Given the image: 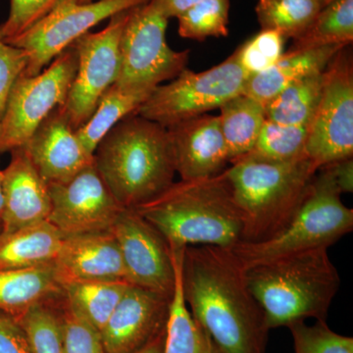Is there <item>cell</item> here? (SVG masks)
I'll return each instance as SVG.
<instances>
[{"instance_id": "cell-1", "label": "cell", "mask_w": 353, "mask_h": 353, "mask_svg": "<svg viewBox=\"0 0 353 353\" xmlns=\"http://www.w3.org/2000/svg\"><path fill=\"white\" fill-rule=\"evenodd\" d=\"M182 289L213 353H265L270 329L245 268L229 248L185 246Z\"/></svg>"}, {"instance_id": "cell-2", "label": "cell", "mask_w": 353, "mask_h": 353, "mask_svg": "<svg viewBox=\"0 0 353 353\" xmlns=\"http://www.w3.org/2000/svg\"><path fill=\"white\" fill-rule=\"evenodd\" d=\"M134 210L170 248H231L243 239V216L224 171L210 178L174 182Z\"/></svg>"}, {"instance_id": "cell-3", "label": "cell", "mask_w": 353, "mask_h": 353, "mask_svg": "<svg viewBox=\"0 0 353 353\" xmlns=\"http://www.w3.org/2000/svg\"><path fill=\"white\" fill-rule=\"evenodd\" d=\"M94 165L125 209L139 208L163 194L176 174L166 128L137 113L120 121L101 139Z\"/></svg>"}, {"instance_id": "cell-4", "label": "cell", "mask_w": 353, "mask_h": 353, "mask_svg": "<svg viewBox=\"0 0 353 353\" xmlns=\"http://www.w3.org/2000/svg\"><path fill=\"white\" fill-rule=\"evenodd\" d=\"M245 273L270 330L289 328L309 318L326 321L341 287L327 248L283 255L248 267Z\"/></svg>"}, {"instance_id": "cell-5", "label": "cell", "mask_w": 353, "mask_h": 353, "mask_svg": "<svg viewBox=\"0 0 353 353\" xmlns=\"http://www.w3.org/2000/svg\"><path fill=\"white\" fill-rule=\"evenodd\" d=\"M317 166L306 155L288 161L250 157L224 171L243 216L241 241L270 238L290 222L307 194Z\"/></svg>"}, {"instance_id": "cell-6", "label": "cell", "mask_w": 353, "mask_h": 353, "mask_svg": "<svg viewBox=\"0 0 353 353\" xmlns=\"http://www.w3.org/2000/svg\"><path fill=\"white\" fill-rule=\"evenodd\" d=\"M328 166L317 171L290 222L270 238L229 248L243 268L301 250L334 245L353 229V210L343 204Z\"/></svg>"}, {"instance_id": "cell-7", "label": "cell", "mask_w": 353, "mask_h": 353, "mask_svg": "<svg viewBox=\"0 0 353 353\" xmlns=\"http://www.w3.org/2000/svg\"><path fill=\"white\" fill-rule=\"evenodd\" d=\"M248 80L234 51L222 63L201 73L183 69L171 83L157 85L136 113L169 128L219 109L243 94Z\"/></svg>"}, {"instance_id": "cell-8", "label": "cell", "mask_w": 353, "mask_h": 353, "mask_svg": "<svg viewBox=\"0 0 353 353\" xmlns=\"http://www.w3.org/2000/svg\"><path fill=\"white\" fill-rule=\"evenodd\" d=\"M168 21L150 0L129 11L121 34L120 72L116 85L153 90L185 69L190 51H175L168 46Z\"/></svg>"}, {"instance_id": "cell-9", "label": "cell", "mask_w": 353, "mask_h": 353, "mask_svg": "<svg viewBox=\"0 0 353 353\" xmlns=\"http://www.w3.org/2000/svg\"><path fill=\"white\" fill-rule=\"evenodd\" d=\"M77 70L78 52L72 43L38 75H20L0 120V153L24 146L44 119L63 105Z\"/></svg>"}, {"instance_id": "cell-10", "label": "cell", "mask_w": 353, "mask_h": 353, "mask_svg": "<svg viewBox=\"0 0 353 353\" xmlns=\"http://www.w3.org/2000/svg\"><path fill=\"white\" fill-rule=\"evenodd\" d=\"M305 155L318 167L353 155V63L350 46L327 68L319 105L308 127Z\"/></svg>"}, {"instance_id": "cell-11", "label": "cell", "mask_w": 353, "mask_h": 353, "mask_svg": "<svg viewBox=\"0 0 353 353\" xmlns=\"http://www.w3.org/2000/svg\"><path fill=\"white\" fill-rule=\"evenodd\" d=\"M130 10L115 14L102 31L85 32L73 43L78 52V70L61 108L75 131L88 122L102 95L117 82L121 34Z\"/></svg>"}, {"instance_id": "cell-12", "label": "cell", "mask_w": 353, "mask_h": 353, "mask_svg": "<svg viewBox=\"0 0 353 353\" xmlns=\"http://www.w3.org/2000/svg\"><path fill=\"white\" fill-rule=\"evenodd\" d=\"M150 0H97L79 3L69 0L57 6L24 34L9 41L29 55V63L21 75H38L74 41L101 21L130 10Z\"/></svg>"}, {"instance_id": "cell-13", "label": "cell", "mask_w": 353, "mask_h": 353, "mask_svg": "<svg viewBox=\"0 0 353 353\" xmlns=\"http://www.w3.org/2000/svg\"><path fill=\"white\" fill-rule=\"evenodd\" d=\"M48 185V221L63 236L108 231L123 210L94 163L67 182Z\"/></svg>"}, {"instance_id": "cell-14", "label": "cell", "mask_w": 353, "mask_h": 353, "mask_svg": "<svg viewBox=\"0 0 353 353\" xmlns=\"http://www.w3.org/2000/svg\"><path fill=\"white\" fill-rule=\"evenodd\" d=\"M130 284L171 299L176 273L168 243L134 209H123L111 227Z\"/></svg>"}, {"instance_id": "cell-15", "label": "cell", "mask_w": 353, "mask_h": 353, "mask_svg": "<svg viewBox=\"0 0 353 353\" xmlns=\"http://www.w3.org/2000/svg\"><path fill=\"white\" fill-rule=\"evenodd\" d=\"M170 301L132 285L101 330L106 353H134L148 345L166 329Z\"/></svg>"}, {"instance_id": "cell-16", "label": "cell", "mask_w": 353, "mask_h": 353, "mask_svg": "<svg viewBox=\"0 0 353 353\" xmlns=\"http://www.w3.org/2000/svg\"><path fill=\"white\" fill-rule=\"evenodd\" d=\"M176 173L182 181L219 175L229 163L219 116H197L166 128Z\"/></svg>"}, {"instance_id": "cell-17", "label": "cell", "mask_w": 353, "mask_h": 353, "mask_svg": "<svg viewBox=\"0 0 353 353\" xmlns=\"http://www.w3.org/2000/svg\"><path fill=\"white\" fill-rule=\"evenodd\" d=\"M22 148L48 185L67 182L94 163L61 106L44 119Z\"/></svg>"}, {"instance_id": "cell-18", "label": "cell", "mask_w": 353, "mask_h": 353, "mask_svg": "<svg viewBox=\"0 0 353 353\" xmlns=\"http://www.w3.org/2000/svg\"><path fill=\"white\" fill-rule=\"evenodd\" d=\"M54 266L61 285L92 281L129 283L119 245L110 230L64 236Z\"/></svg>"}, {"instance_id": "cell-19", "label": "cell", "mask_w": 353, "mask_h": 353, "mask_svg": "<svg viewBox=\"0 0 353 353\" xmlns=\"http://www.w3.org/2000/svg\"><path fill=\"white\" fill-rule=\"evenodd\" d=\"M11 153L10 163L3 170L2 236L48 221L51 210L48 183L39 175L25 148H16Z\"/></svg>"}, {"instance_id": "cell-20", "label": "cell", "mask_w": 353, "mask_h": 353, "mask_svg": "<svg viewBox=\"0 0 353 353\" xmlns=\"http://www.w3.org/2000/svg\"><path fill=\"white\" fill-rule=\"evenodd\" d=\"M343 48V46H326L307 50H290L270 68L252 77L246 83L243 94L265 106L292 83L316 72L324 71L334 55Z\"/></svg>"}, {"instance_id": "cell-21", "label": "cell", "mask_w": 353, "mask_h": 353, "mask_svg": "<svg viewBox=\"0 0 353 353\" xmlns=\"http://www.w3.org/2000/svg\"><path fill=\"white\" fill-rule=\"evenodd\" d=\"M63 239V234L48 221L0 234V270L54 263Z\"/></svg>"}, {"instance_id": "cell-22", "label": "cell", "mask_w": 353, "mask_h": 353, "mask_svg": "<svg viewBox=\"0 0 353 353\" xmlns=\"http://www.w3.org/2000/svg\"><path fill=\"white\" fill-rule=\"evenodd\" d=\"M58 292H62V288L54 263L0 270V311L13 317Z\"/></svg>"}, {"instance_id": "cell-23", "label": "cell", "mask_w": 353, "mask_h": 353, "mask_svg": "<svg viewBox=\"0 0 353 353\" xmlns=\"http://www.w3.org/2000/svg\"><path fill=\"white\" fill-rule=\"evenodd\" d=\"M220 109V125L229 163L252 152L266 120L265 106L245 94L236 95Z\"/></svg>"}, {"instance_id": "cell-24", "label": "cell", "mask_w": 353, "mask_h": 353, "mask_svg": "<svg viewBox=\"0 0 353 353\" xmlns=\"http://www.w3.org/2000/svg\"><path fill=\"white\" fill-rule=\"evenodd\" d=\"M185 248H170L175 266V289L169 304L163 353H213L208 336L194 321L182 289V263Z\"/></svg>"}, {"instance_id": "cell-25", "label": "cell", "mask_w": 353, "mask_h": 353, "mask_svg": "<svg viewBox=\"0 0 353 353\" xmlns=\"http://www.w3.org/2000/svg\"><path fill=\"white\" fill-rule=\"evenodd\" d=\"M153 90H130L115 83L111 85L102 95L92 117L76 130L77 137L88 154L94 157L97 146L105 134L120 121L136 113Z\"/></svg>"}, {"instance_id": "cell-26", "label": "cell", "mask_w": 353, "mask_h": 353, "mask_svg": "<svg viewBox=\"0 0 353 353\" xmlns=\"http://www.w3.org/2000/svg\"><path fill=\"white\" fill-rule=\"evenodd\" d=\"M131 284L121 281L71 282L61 285L66 304L101 333Z\"/></svg>"}, {"instance_id": "cell-27", "label": "cell", "mask_w": 353, "mask_h": 353, "mask_svg": "<svg viewBox=\"0 0 353 353\" xmlns=\"http://www.w3.org/2000/svg\"><path fill=\"white\" fill-rule=\"evenodd\" d=\"M324 83L325 70L292 83L265 105L266 119L309 127L319 105Z\"/></svg>"}, {"instance_id": "cell-28", "label": "cell", "mask_w": 353, "mask_h": 353, "mask_svg": "<svg viewBox=\"0 0 353 353\" xmlns=\"http://www.w3.org/2000/svg\"><path fill=\"white\" fill-rule=\"evenodd\" d=\"M353 41V0H336L316 15L290 50L326 46H350Z\"/></svg>"}, {"instance_id": "cell-29", "label": "cell", "mask_w": 353, "mask_h": 353, "mask_svg": "<svg viewBox=\"0 0 353 353\" xmlns=\"http://www.w3.org/2000/svg\"><path fill=\"white\" fill-rule=\"evenodd\" d=\"M321 9L318 0H259L255 11L261 30H271L285 39H296Z\"/></svg>"}, {"instance_id": "cell-30", "label": "cell", "mask_w": 353, "mask_h": 353, "mask_svg": "<svg viewBox=\"0 0 353 353\" xmlns=\"http://www.w3.org/2000/svg\"><path fill=\"white\" fill-rule=\"evenodd\" d=\"M308 127L265 120L252 152L245 157L265 161H288L305 155Z\"/></svg>"}, {"instance_id": "cell-31", "label": "cell", "mask_w": 353, "mask_h": 353, "mask_svg": "<svg viewBox=\"0 0 353 353\" xmlns=\"http://www.w3.org/2000/svg\"><path fill=\"white\" fill-rule=\"evenodd\" d=\"M14 318L27 334L32 353H63L61 318L48 301Z\"/></svg>"}, {"instance_id": "cell-32", "label": "cell", "mask_w": 353, "mask_h": 353, "mask_svg": "<svg viewBox=\"0 0 353 353\" xmlns=\"http://www.w3.org/2000/svg\"><path fill=\"white\" fill-rule=\"evenodd\" d=\"M229 10L230 0H202L176 17L179 34L199 41L209 37H227Z\"/></svg>"}, {"instance_id": "cell-33", "label": "cell", "mask_w": 353, "mask_h": 353, "mask_svg": "<svg viewBox=\"0 0 353 353\" xmlns=\"http://www.w3.org/2000/svg\"><path fill=\"white\" fill-rule=\"evenodd\" d=\"M296 353H353V339L330 329L326 321L296 323L289 327Z\"/></svg>"}, {"instance_id": "cell-34", "label": "cell", "mask_w": 353, "mask_h": 353, "mask_svg": "<svg viewBox=\"0 0 353 353\" xmlns=\"http://www.w3.org/2000/svg\"><path fill=\"white\" fill-rule=\"evenodd\" d=\"M285 39L271 30L259 34L241 44L236 50V59L248 78L270 68L284 54Z\"/></svg>"}, {"instance_id": "cell-35", "label": "cell", "mask_w": 353, "mask_h": 353, "mask_svg": "<svg viewBox=\"0 0 353 353\" xmlns=\"http://www.w3.org/2000/svg\"><path fill=\"white\" fill-rule=\"evenodd\" d=\"M66 1L69 0H11L8 18L0 25V39L9 43Z\"/></svg>"}, {"instance_id": "cell-36", "label": "cell", "mask_w": 353, "mask_h": 353, "mask_svg": "<svg viewBox=\"0 0 353 353\" xmlns=\"http://www.w3.org/2000/svg\"><path fill=\"white\" fill-rule=\"evenodd\" d=\"M60 318L63 353H106L101 333L67 304Z\"/></svg>"}, {"instance_id": "cell-37", "label": "cell", "mask_w": 353, "mask_h": 353, "mask_svg": "<svg viewBox=\"0 0 353 353\" xmlns=\"http://www.w3.org/2000/svg\"><path fill=\"white\" fill-rule=\"evenodd\" d=\"M29 63V55L22 48L0 39V120L16 80Z\"/></svg>"}, {"instance_id": "cell-38", "label": "cell", "mask_w": 353, "mask_h": 353, "mask_svg": "<svg viewBox=\"0 0 353 353\" xmlns=\"http://www.w3.org/2000/svg\"><path fill=\"white\" fill-rule=\"evenodd\" d=\"M0 353H32L27 334L13 316L0 311Z\"/></svg>"}, {"instance_id": "cell-39", "label": "cell", "mask_w": 353, "mask_h": 353, "mask_svg": "<svg viewBox=\"0 0 353 353\" xmlns=\"http://www.w3.org/2000/svg\"><path fill=\"white\" fill-rule=\"evenodd\" d=\"M333 174L336 187L341 194L352 192L353 190V160L352 158L339 160L326 165Z\"/></svg>"}, {"instance_id": "cell-40", "label": "cell", "mask_w": 353, "mask_h": 353, "mask_svg": "<svg viewBox=\"0 0 353 353\" xmlns=\"http://www.w3.org/2000/svg\"><path fill=\"white\" fill-rule=\"evenodd\" d=\"M201 1L202 0H150L153 6L168 19L179 17Z\"/></svg>"}, {"instance_id": "cell-41", "label": "cell", "mask_w": 353, "mask_h": 353, "mask_svg": "<svg viewBox=\"0 0 353 353\" xmlns=\"http://www.w3.org/2000/svg\"><path fill=\"white\" fill-rule=\"evenodd\" d=\"M165 336H166V329L155 336L148 345L134 353H163Z\"/></svg>"}, {"instance_id": "cell-42", "label": "cell", "mask_w": 353, "mask_h": 353, "mask_svg": "<svg viewBox=\"0 0 353 353\" xmlns=\"http://www.w3.org/2000/svg\"><path fill=\"white\" fill-rule=\"evenodd\" d=\"M3 171H0V225L4 213V188H3Z\"/></svg>"}, {"instance_id": "cell-43", "label": "cell", "mask_w": 353, "mask_h": 353, "mask_svg": "<svg viewBox=\"0 0 353 353\" xmlns=\"http://www.w3.org/2000/svg\"><path fill=\"white\" fill-rule=\"evenodd\" d=\"M336 1V0H318L320 6H321L322 8H324L325 6H329L332 2Z\"/></svg>"}, {"instance_id": "cell-44", "label": "cell", "mask_w": 353, "mask_h": 353, "mask_svg": "<svg viewBox=\"0 0 353 353\" xmlns=\"http://www.w3.org/2000/svg\"><path fill=\"white\" fill-rule=\"evenodd\" d=\"M92 0H78L79 3H90Z\"/></svg>"}, {"instance_id": "cell-45", "label": "cell", "mask_w": 353, "mask_h": 353, "mask_svg": "<svg viewBox=\"0 0 353 353\" xmlns=\"http://www.w3.org/2000/svg\"><path fill=\"white\" fill-rule=\"evenodd\" d=\"M0 234H1V225H0Z\"/></svg>"}]
</instances>
